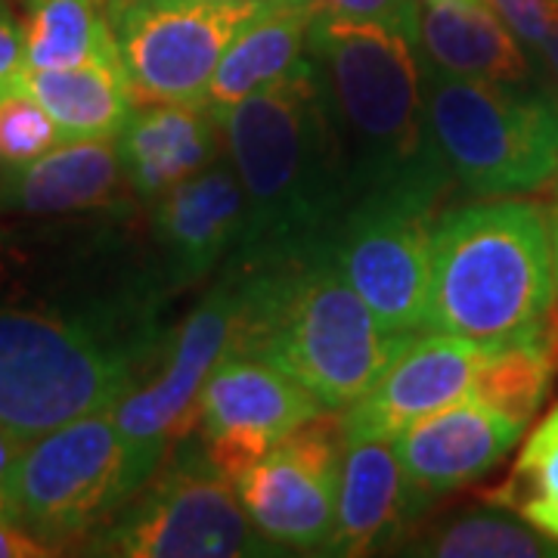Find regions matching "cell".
Here are the masks:
<instances>
[{
	"mask_svg": "<svg viewBox=\"0 0 558 558\" xmlns=\"http://www.w3.org/2000/svg\"><path fill=\"white\" fill-rule=\"evenodd\" d=\"M218 121L245 193V230L227 264L260 267L329 245L354 196L311 60Z\"/></svg>",
	"mask_w": 558,
	"mask_h": 558,
	"instance_id": "1",
	"label": "cell"
},
{
	"mask_svg": "<svg viewBox=\"0 0 558 558\" xmlns=\"http://www.w3.org/2000/svg\"><path fill=\"white\" fill-rule=\"evenodd\" d=\"M304 57L336 124L354 205L373 196L438 205L453 180L428 128L425 72L413 40L319 7Z\"/></svg>",
	"mask_w": 558,
	"mask_h": 558,
	"instance_id": "2",
	"label": "cell"
},
{
	"mask_svg": "<svg viewBox=\"0 0 558 558\" xmlns=\"http://www.w3.org/2000/svg\"><path fill=\"white\" fill-rule=\"evenodd\" d=\"M159 299L146 289L97 311L0 307V425L28 444L112 407L168 339Z\"/></svg>",
	"mask_w": 558,
	"mask_h": 558,
	"instance_id": "3",
	"label": "cell"
},
{
	"mask_svg": "<svg viewBox=\"0 0 558 558\" xmlns=\"http://www.w3.org/2000/svg\"><path fill=\"white\" fill-rule=\"evenodd\" d=\"M422 332H450L484 348H556V264L543 205L502 196L435 218Z\"/></svg>",
	"mask_w": 558,
	"mask_h": 558,
	"instance_id": "4",
	"label": "cell"
},
{
	"mask_svg": "<svg viewBox=\"0 0 558 558\" xmlns=\"http://www.w3.org/2000/svg\"><path fill=\"white\" fill-rule=\"evenodd\" d=\"M242 307L233 354L274 363L336 413L379 379L413 336H391L344 279L332 248L233 267Z\"/></svg>",
	"mask_w": 558,
	"mask_h": 558,
	"instance_id": "5",
	"label": "cell"
},
{
	"mask_svg": "<svg viewBox=\"0 0 558 558\" xmlns=\"http://www.w3.org/2000/svg\"><path fill=\"white\" fill-rule=\"evenodd\" d=\"M428 128L453 183L475 199L558 183V106L543 87L425 75Z\"/></svg>",
	"mask_w": 558,
	"mask_h": 558,
	"instance_id": "6",
	"label": "cell"
},
{
	"mask_svg": "<svg viewBox=\"0 0 558 558\" xmlns=\"http://www.w3.org/2000/svg\"><path fill=\"white\" fill-rule=\"evenodd\" d=\"M87 553L121 558L279 556L255 531L236 484L208 459L196 432L178 440L137 494L87 539Z\"/></svg>",
	"mask_w": 558,
	"mask_h": 558,
	"instance_id": "7",
	"label": "cell"
},
{
	"mask_svg": "<svg viewBox=\"0 0 558 558\" xmlns=\"http://www.w3.org/2000/svg\"><path fill=\"white\" fill-rule=\"evenodd\" d=\"M240 307V277L223 267L205 299L168 332L159 357L146 369L149 376L134 381L112 403L134 494L159 469L168 450L196 432L202 388L220 360L233 354Z\"/></svg>",
	"mask_w": 558,
	"mask_h": 558,
	"instance_id": "8",
	"label": "cell"
},
{
	"mask_svg": "<svg viewBox=\"0 0 558 558\" xmlns=\"http://www.w3.org/2000/svg\"><path fill=\"white\" fill-rule=\"evenodd\" d=\"M134 497L112 407L28 440L13 475L20 524L53 553L87 543Z\"/></svg>",
	"mask_w": 558,
	"mask_h": 558,
	"instance_id": "9",
	"label": "cell"
},
{
	"mask_svg": "<svg viewBox=\"0 0 558 558\" xmlns=\"http://www.w3.org/2000/svg\"><path fill=\"white\" fill-rule=\"evenodd\" d=\"M267 0H106L137 102H202L227 47Z\"/></svg>",
	"mask_w": 558,
	"mask_h": 558,
	"instance_id": "10",
	"label": "cell"
},
{
	"mask_svg": "<svg viewBox=\"0 0 558 558\" xmlns=\"http://www.w3.org/2000/svg\"><path fill=\"white\" fill-rule=\"evenodd\" d=\"M438 205L373 196L351 205L329 240L332 258L391 336H416L432 282V227Z\"/></svg>",
	"mask_w": 558,
	"mask_h": 558,
	"instance_id": "11",
	"label": "cell"
},
{
	"mask_svg": "<svg viewBox=\"0 0 558 558\" xmlns=\"http://www.w3.org/2000/svg\"><path fill=\"white\" fill-rule=\"evenodd\" d=\"M341 450V418L323 413L233 481L248 521L279 556H323L336 524Z\"/></svg>",
	"mask_w": 558,
	"mask_h": 558,
	"instance_id": "12",
	"label": "cell"
},
{
	"mask_svg": "<svg viewBox=\"0 0 558 558\" xmlns=\"http://www.w3.org/2000/svg\"><path fill=\"white\" fill-rule=\"evenodd\" d=\"M329 413L304 385L274 363L227 354L205 381L196 435L208 459L236 481L304 422Z\"/></svg>",
	"mask_w": 558,
	"mask_h": 558,
	"instance_id": "13",
	"label": "cell"
},
{
	"mask_svg": "<svg viewBox=\"0 0 558 558\" xmlns=\"http://www.w3.org/2000/svg\"><path fill=\"white\" fill-rule=\"evenodd\" d=\"M487 348L450 332H416L351 407L344 440H395L422 416L478 398Z\"/></svg>",
	"mask_w": 558,
	"mask_h": 558,
	"instance_id": "14",
	"label": "cell"
},
{
	"mask_svg": "<svg viewBox=\"0 0 558 558\" xmlns=\"http://www.w3.org/2000/svg\"><path fill=\"white\" fill-rule=\"evenodd\" d=\"M521 432V418L478 398L450 403L403 428L391 444L403 469V494L413 524L440 497L494 472L519 444Z\"/></svg>",
	"mask_w": 558,
	"mask_h": 558,
	"instance_id": "15",
	"label": "cell"
},
{
	"mask_svg": "<svg viewBox=\"0 0 558 558\" xmlns=\"http://www.w3.org/2000/svg\"><path fill=\"white\" fill-rule=\"evenodd\" d=\"M245 230V193L227 159L180 180L153 202V236L168 292L199 286L233 258Z\"/></svg>",
	"mask_w": 558,
	"mask_h": 558,
	"instance_id": "16",
	"label": "cell"
},
{
	"mask_svg": "<svg viewBox=\"0 0 558 558\" xmlns=\"http://www.w3.org/2000/svg\"><path fill=\"white\" fill-rule=\"evenodd\" d=\"M128 193L116 140H62L38 159L0 168V208L28 218L116 211Z\"/></svg>",
	"mask_w": 558,
	"mask_h": 558,
	"instance_id": "17",
	"label": "cell"
},
{
	"mask_svg": "<svg viewBox=\"0 0 558 558\" xmlns=\"http://www.w3.org/2000/svg\"><path fill=\"white\" fill-rule=\"evenodd\" d=\"M413 47L425 75L515 87L537 84L531 53L490 7L418 0Z\"/></svg>",
	"mask_w": 558,
	"mask_h": 558,
	"instance_id": "18",
	"label": "cell"
},
{
	"mask_svg": "<svg viewBox=\"0 0 558 558\" xmlns=\"http://www.w3.org/2000/svg\"><path fill=\"white\" fill-rule=\"evenodd\" d=\"M413 527L403 469L391 440H344L336 524L323 556L360 558L395 553Z\"/></svg>",
	"mask_w": 558,
	"mask_h": 558,
	"instance_id": "19",
	"label": "cell"
},
{
	"mask_svg": "<svg viewBox=\"0 0 558 558\" xmlns=\"http://www.w3.org/2000/svg\"><path fill=\"white\" fill-rule=\"evenodd\" d=\"M116 146L131 193L146 205L223 156L218 116L202 102H146Z\"/></svg>",
	"mask_w": 558,
	"mask_h": 558,
	"instance_id": "20",
	"label": "cell"
},
{
	"mask_svg": "<svg viewBox=\"0 0 558 558\" xmlns=\"http://www.w3.org/2000/svg\"><path fill=\"white\" fill-rule=\"evenodd\" d=\"M319 0H267L227 47L202 106L215 116L299 69Z\"/></svg>",
	"mask_w": 558,
	"mask_h": 558,
	"instance_id": "21",
	"label": "cell"
},
{
	"mask_svg": "<svg viewBox=\"0 0 558 558\" xmlns=\"http://www.w3.org/2000/svg\"><path fill=\"white\" fill-rule=\"evenodd\" d=\"M22 87L50 112L65 140H116L137 109L124 65L25 69Z\"/></svg>",
	"mask_w": 558,
	"mask_h": 558,
	"instance_id": "22",
	"label": "cell"
},
{
	"mask_svg": "<svg viewBox=\"0 0 558 558\" xmlns=\"http://www.w3.org/2000/svg\"><path fill=\"white\" fill-rule=\"evenodd\" d=\"M395 553L418 558H558V543L490 502L487 509L438 519L422 531L410 527Z\"/></svg>",
	"mask_w": 558,
	"mask_h": 558,
	"instance_id": "23",
	"label": "cell"
},
{
	"mask_svg": "<svg viewBox=\"0 0 558 558\" xmlns=\"http://www.w3.org/2000/svg\"><path fill=\"white\" fill-rule=\"evenodd\" d=\"M28 69L121 65L119 40L97 0H25Z\"/></svg>",
	"mask_w": 558,
	"mask_h": 558,
	"instance_id": "24",
	"label": "cell"
},
{
	"mask_svg": "<svg viewBox=\"0 0 558 558\" xmlns=\"http://www.w3.org/2000/svg\"><path fill=\"white\" fill-rule=\"evenodd\" d=\"M484 499L515 512L558 543V403L539 418L531 438L521 444L509 475Z\"/></svg>",
	"mask_w": 558,
	"mask_h": 558,
	"instance_id": "25",
	"label": "cell"
},
{
	"mask_svg": "<svg viewBox=\"0 0 558 558\" xmlns=\"http://www.w3.org/2000/svg\"><path fill=\"white\" fill-rule=\"evenodd\" d=\"M62 131L22 81L0 94V168L25 165L62 143Z\"/></svg>",
	"mask_w": 558,
	"mask_h": 558,
	"instance_id": "26",
	"label": "cell"
},
{
	"mask_svg": "<svg viewBox=\"0 0 558 558\" xmlns=\"http://www.w3.org/2000/svg\"><path fill=\"white\" fill-rule=\"evenodd\" d=\"M487 3L524 44L531 60L543 47V40L558 28V0H487Z\"/></svg>",
	"mask_w": 558,
	"mask_h": 558,
	"instance_id": "27",
	"label": "cell"
},
{
	"mask_svg": "<svg viewBox=\"0 0 558 558\" xmlns=\"http://www.w3.org/2000/svg\"><path fill=\"white\" fill-rule=\"evenodd\" d=\"M326 10L348 16V20L379 22L385 28H395L413 40L416 32L418 0H319Z\"/></svg>",
	"mask_w": 558,
	"mask_h": 558,
	"instance_id": "28",
	"label": "cell"
},
{
	"mask_svg": "<svg viewBox=\"0 0 558 558\" xmlns=\"http://www.w3.org/2000/svg\"><path fill=\"white\" fill-rule=\"evenodd\" d=\"M28 69L25 62V32L22 20L7 0H0V94L16 87Z\"/></svg>",
	"mask_w": 558,
	"mask_h": 558,
	"instance_id": "29",
	"label": "cell"
},
{
	"mask_svg": "<svg viewBox=\"0 0 558 558\" xmlns=\"http://www.w3.org/2000/svg\"><path fill=\"white\" fill-rule=\"evenodd\" d=\"M57 556L50 546H44L38 537H32L20 524L13 494L0 487V558H44Z\"/></svg>",
	"mask_w": 558,
	"mask_h": 558,
	"instance_id": "30",
	"label": "cell"
},
{
	"mask_svg": "<svg viewBox=\"0 0 558 558\" xmlns=\"http://www.w3.org/2000/svg\"><path fill=\"white\" fill-rule=\"evenodd\" d=\"M534 65H537V75H543V90L556 100L558 106V28L543 40L537 53H534Z\"/></svg>",
	"mask_w": 558,
	"mask_h": 558,
	"instance_id": "31",
	"label": "cell"
},
{
	"mask_svg": "<svg viewBox=\"0 0 558 558\" xmlns=\"http://www.w3.org/2000/svg\"><path fill=\"white\" fill-rule=\"evenodd\" d=\"M22 450H25V440L16 438L10 428L0 425V487L10 490V494H13V475H16Z\"/></svg>",
	"mask_w": 558,
	"mask_h": 558,
	"instance_id": "32",
	"label": "cell"
},
{
	"mask_svg": "<svg viewBox=\"0 0 558 558\" xmlns=\"http://www.w3.org/2000/svg\"><path fill=\"white\" fill-rule=\"evenodd\" d=\"M549 218V233H553V264H556V351H558V183L553 193V205L546 208Z\"/></svg>",
	"mask_w": 558,
	"mask_h": 558,
	"instance_id": "33",
	"label": "cell"
},
{
	"mask_svg": "<svg viewBox=\"0 0 558 558\" xmlns=\"http://www.w3.org/2000/svg\"><path fill=\"white\" fill-rule=\"evenodd\" d=\"M428 3H457V7H490L487 0H428Z\"/></svg>",
	"mask_w": 558,
	"mask_h": 558,
	"instance_id": "34",
	"label": "cell"
}]
</instances>
